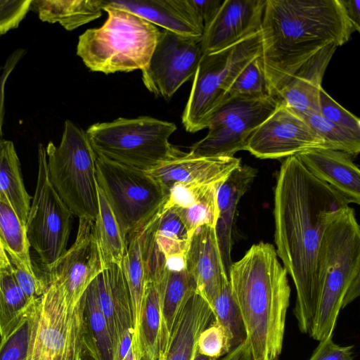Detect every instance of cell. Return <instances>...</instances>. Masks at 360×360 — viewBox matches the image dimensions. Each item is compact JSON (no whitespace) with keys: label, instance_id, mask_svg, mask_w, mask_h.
Returning a JSON list of instances; mask_svg holds the SVG:
<instances>
[{"label":"cell","instance_id":"1","mask_svg":"<svg viewBox=\"0 0 360 360\" xmlns=\"http://www.w3.org/2000/svg\"><path fill=\"white\" fill-rule=\"evenodd\" d=\"M348 205L296 155L282 162L274 189V242L295 285L293 313L298 328L309 335L321 295L316 268L321 240L328 224Z\"/></svg>","mask_w":360,"mask_h":360},{"label":"cell","instance_id":"2","mask_svg":"<svg viewBox=\"0 0 360 360\" xmlns=\"http://www.w3.org/2000/svg\"><path fill=\"white\" fill-rule=\"evenodd\" d=\"M354 32L339 0H266L261 58L269 95L277 97L303 64Z\"/></svg>","mask_w":360,"mask_h":360},{"label":"cell","instance_id":"3","mask_svg":"<svg viewBox=\"0 0 360 360\" xmlns=\"http://www.w3.org/2000/svg\"><path fill=\"white\" fill-rule=\"evenodd\" d=\"M229 281L252 359L280 360L291 290L275 247L263 241L253 244L232 263Z\"/></svg>","mask_w":360,"mask_h":360},{"label":"cell","instance_id":"4","mask_svg":"<svg viewBox=\"0 0 360 360\" xmlns=\"http://www.w3.org/2000/svg\"><path fill=\"white\" fill-rule=\"evenodd\" d=\"M321 295L309 336L333 335L339 313L360 295V226L348 205L326 229L317 256Z\"/></svg>","mask_w":360,"mask_h":360},{"label":"cell","instance_id":"5","mask_svg":"<svg viewBox=\"0 0 360 360\" xmlns=\"http://www.w3.org/2000/svg\"><path fill=\"white\" fill-rule=\"evenodd\" d=\"M103 9L106 21L79 37L77 55L90 70L106 75L144 69L160 30L127 10L108 5Z\"/></svg>","mask_w":360,"mask_h":360},{"label":"cell","instance_id":"6","mask_svg":"<svg viewBox=\"0 0 360 360\" xmlns=\"http://www.w3.org/2000/svg\"><path fill=\"white\" fill-rule=\"evenodd\" d=\"M176 130L173 122L141 116L95 123L86 132L97 155L148 172L178 149L169 141Z\"/></svg>","mask_w":360,"mask_h":360},{"label":"cell","instance_id":"7","mask_svg":"<svg viewBox=\"0 0 360 360\" xmlns=\"http://www.w3.org/2000/svg\"><path fill=\"white\" fill-rule=\"evenodd\" d=\"M46 153L49 179L58 195L73 215L94 221L97 155L86 131L66 120L60 144L49 142Z\"/></svg>","mask_w":360,"mask_h":360},{"label":"cell","instance_id":"8","mask_svg":"<svg viewBox=\"0 0 360 360\" xmlns=\"http://www.w3.org/2000/svg\"><path fill=\"white\" fill-rule=\"evenodd\" d=\"M261 54L259 30L226 49L202 55L181 117L186 131L207 128L238 74Z\"/></svg>","mask_w":360,"mask_h":360},{"label":"cell","instance_id":"9","mask_svg":"<svg viewBox=\"0 0 360 360\" xmlns=\"http://www.w3.org/2000/svg\"><path fill=\"white\" fill-rule=\"evenodd\" d=\"M29 317L26 360H79L86 335L84 295L77 305H72L47 287L31 307Z\"/></svg>","mask_w":360,"mask_h":360},{"label":"cell","instance_id":"10","mask_svg":"<svg viewBox=\"0 0 360 360\" xmlns=\"http://www.w3.org/2000/svg\"><path fill=\"white\" fill-rule=\"evenodd\" d=\"M96 167V182L127 236L153 216L167 199L165 190L146 171L98 155Z\"/></svg>","mask_w":360,"mask_h":360},{"label":"cell","instance_id":"11","mask_svg":"<svg viewBox=\"0 0 360 360\" xmlns=\"http://www.w3.org/2000/svg\"><path fill=\"white\" fill-rule=\"evenodd\" d=\"M72 215L50 181L46 148L39 144L36 189L25 226L30 246L46 272L67 250Z\"/></svg>","mask_w":360,"mask_h":360},{"label":"cell","instance_id":"12","mask_svg":"<svg viewBox=\"0 0 360 360\" xmlns=\"http://www.w3.org/2000/svg\"><path fill=\"white\" fill-rule=\"evenodd\" d=\"M277 97L227 96L212 117L207 134L193 144L190 152L205 157H233L245 150L254 131L276 109Z\"/></svg>","mask_w":360,"mask_h":360},{"label":"cell","instance_id":"13","mask_svg":"<svg viewBox=\"0 0 360 360\" xmlns=\"http://www.w3.org/2000/svg\"><path fill=\"white\" fill-rule=\"evenodd\" d=\"M200 40L160 30L150 59L141 70L146 89L156 96L171 98L195 74L203 55Z\"/></svg>","mask_w":360,"mask_h":360},{"label":"cell","instance_id":"14","mask_svg":"<svg viewBox=\"0 0 360 360\" xmlns=\"http://www.w3.org/2000/svg\"><path fill=\"white\" fill-rule=\"evenodd\" d=\"M316 148H324L323 139L281 101L252 134L245 150L259 159H280Z\"/></svg>","mask_w":360,"mask_h":360},{"label":"cell","instance_id":"15","mask_svg":"<svg viewBox=\"0 0 360 360\" xmlns=\"http://www.w3.org/2000/svg\"><path fill=\"white\" fill-rule=\"evenodd\" d=\"M101 309L113 345V360H122L134 334L131 300L121 265L104 267L94 279Z\"/></svg>","mask_w":360,"mask_h":360},{"label":"cell","instance_id":"16","mask_svg":"<svg viewBox=\"0 0 360 360\" xmlns=\"http://www.w3.org/2000/svg\"><path fill=\"white\" fill-rule=\"evenodd\" d=\"M266 0H224L204 28L200 43L202 54L215 53L260 30Z\"/></svg>","mask_w":360,"mask_h":360},{"label":"cell","instance_id":"17","mask_svg":"<svg viewBox=\"0 0 360 360\" xmlns=\"http://www.w3.org/2000/svg\"><path fill=\"white\" fill-rule=\"evenodd\" d=\"M241 165L236 157H205L177 149L167 159L147 172L158 181L168 195L174 184L208 186L221 184Z\"/></svg>","mask_w":360,"mask_h":360},{"label":"cell","instance_id":"18","mask_svg":"<svg viewBox=\"0 0 360 360\" xmlns=\"http://www.w3.org/2000/svg\"><path fill=\"white\" fill-rule=\"evenodd\" d=\"M186 269L195 280L196 292L212 308L223 283L229 280L214 226L203 225L193 231L186 253Z\"/></svg>","mask_w":360,"mask_h":360},{"label":"cell","instance_id":"19","mask_svg":"<svg viewBox=\"0 0 360 360\" xmlns=\"http://www.w3.org/2000/svg\"><path fill=\"white\" fill-rule=\"evenodd\" d=\"M103 3L182 36L200 39L203 33L202 21L191 0H103Z\"/></svg>","mask_w":360,"mask_h":360},{"label":"cell","instance_id":"20","mask_svg":"<svg viewBox=\"0 0 360 360\" xmlns=\"http://www.w3.org/2000/svg\"><path fill=\"white\" fill-rule=\"evenodd\" d=\"M310 173L328 184L349 203H360V171L349 154L316 148L296 155Z\"/></svg>","mask_w":360,"mask_h":360},{"label":"cell","instance_id":"21","mask_svg":"<svg viewBox=\"0 0 360 360\" xmlns=\"http://www.w3.org/2000/svg\"><path fill=\"white\" fill-rule=\"evenodd\" d=\"M257 174V169L240 165L218 186V217L215 231L225 273L229 278L232 264L233 229L238 202L248 191Z\"/></svg>","mask_w":360,"mask_h":360},{"label":"cell","instance_id":"22","mask_svg":"<svg viewBox=\"0 0 360 360\" xmlns=\"http://www.w3.org/2000/svg\"><path fill=\"white\" fill-rule=\"evenodd\" d=\"M338 47L330 44L303 64L277 98L299 114L319 113V94L327 67Z\"/></svg>","mask_w":360,"mask_h":360},{"label":"cell","instance_id":"23","mask_svg":"<svg viewBox=\"0 0 360 360\" xmlns=\"http://www.w3.org/2000/svg\"><path fill=\"white\" fill-rule=\"evenodd\" d=\"M212 320L210 305L195 292L178 317L167 350L159 360H193L198 337Z\"/></svg>","mask_w":360,"mask_h":360},{"label":"cell","instance_id":"24","mask_svg":"<svg viewBox=\"0 0 360 360\" xmlns=\"http://www.w3.org/2000/svg\"><path fill=\"white\" fill-rule=\"evenodd\" d=\"M167 271L166 267L146 281L138 333L144 360H159L162 288Z\"/></svg>","mask_w":360,"mask_h":360},{"label":"cell","instance_id":"25","mask_svg":"<svg viewBox=\"0 0 360 360\" xmlns=\"http://www.w3.org/2000/svg\"><path fill=\"white\" fill-rule=\"evenodd\" d=\"M146 222V221L127 235L126 252L121 264L131 300L134 322L132 339L139 345L138 333L147 278Z\"/></svg>","mask_w":360,"mask_h":360},{"label":"cell","instance_id":"26","mask_svg":"<svg viewBox=\"0 0 360 360\" xmlns=\"http://www.w3.org/2000/svg\"><path fill=\"white\" fill-rule=\"evenodd\" d=\"M196 292L194 278L186 269H167L162 288L160 356L167 350L175 323L190 298Z\"/></svg>","mask_w":360,"mask_h":360},{"label":"cell","instance_id":"27","mask_svg":"<svg viewBox=\"0 0 360 360\" xmlns=\"http://www.w3.org/2000/svg\"><path fill=\"white\" fill-rule=\"evenodd\" d=\"M103 0H34L30 9L41 20L58 22L65 30H73L102 15Z\"/></svg>","mask_w":360,"mask_h":360},{"label":"cell","instance_id":"28","mask_svg":"<svg viewBox=\"0 0 360 360\" xmlns=\"http://www.w3.org/2000/svg\"><path fill=\"white\" fill-rule=\"evenodd\" d=\"M96 188L98 210L94 220V229L103 268L112 264L121 265L126 252L127 236L121 229L109 201L98 184Z\"/></svg>","mask_w":360,"mask_h":360},{"label":"cell","instance_id":"29","mask_svg":"<svg viewBox=\"0 0 360 360\" xmlns=\"http://www.w3.org/2000/svg\"><path fill=\"white\" fill-rule=\"evenodd\" d=\"M164 204L155 230L156 247L169 270L181 271L186 269V253L191 236L179 216Z\"/></svg>","mask_w":360,"mask_h":360},{"label":"cell","instance_id":"30","mask_svg":"<svg viewBox=\"0 0 360 360\" xmlns=\"http://www.w3.org/2000/svg\"><path fill=\"white\" fill-rule=\"evenodd\" d=\"M0 193L23 224H26L31 197L27 193L13 142L0 139Z\"/></svg>","mask_w":360,"mask_h":360},{"label":"cell","instance_id":"31","mask_svg":"<svg viewBox=\"0 0 360 360\" xmlns=\"http://www.w3.org/2000/svg\"><path fill=\"white\" fill-rule=\"evenodd\" d=\"M0 240L11 264L37 275L30 256L26 226L6 198L0 193Z\"/></svg>","mask_w":360,"mask_h":360},{"label":"cell","instance_id":"32","mask_svg":"<svg viewBox=\"0 0 360 360\" xmlns=\"http://www.w3.org/2000/svg\"><path fill=\"white\" fill-rule=\"evenodd\" d=\"M86 335L84 348L94 360H113V345L105 317L101 309L94 281L84 295Z\"/></svg>","mask_w":360,"mask_h":360},{"label":"cell","instance_id":"33","mask_svg":"<svg viewBox=\"0 0 360 360\" xmlns=\"http://www.w3.org/2000/svg\"><path fill=\"white\" fill-rule=\"evenodd\" d=\"M32 305L15 281L11 262L0 268V338L29 314Z\"/></svg>","mask_w":360,"mask_h":360},{"label":"cell","instance_id":"34","mask_svg":"<svg viewBox=\"0 0 360 360\" xmlns=\"http://www.w3.org/2000/svg\"><path fill=\"white\" fill-rule=\"evenodd\" d=\"M213 321L221 328L224 338V354L246 339L245 330L239 309L231 295L229 280L225 281L212 308Z\"/></svg>","mask_w":360,"mask_h":360},{"label":"cell","instance_id":"35","mask_svg":"<svg viewBox=\"0 0 360 360\" xmlns=\"http://www.w3.org/2000/svg\"><path fill=\"white\" fill-rule=\"evenodd\" d=\"M299 114V113H298ZM324 141V148L356 156L360 152V136L327 121L319 113L300 114Z\"/></svg>","mask_w":360,"mask_h":360},{"label":"cell","instance_id":"36","mask_svg":"<svg viewBox=\"0 0 360 360\" xmlns=\"http://www.w3.org/2000/svg\"><path fill=\"white\" fill-rule=\"evenodd\" d=\"M220 184L211 187L200 199L187 207L170 208L181 219L191 236L200 226H215L218 217L217 191Z\"/></svg>","mask_w":360,"mask_h":360},{"label":"cell","instance_id":"37","mask_svg":"<svg viewBox=\"0 0 360 360\" xmlns=\"http://www.w3.org/2000/svg\"><path fill=\"white\" fill-rule=\"evenodd\" d=\"M269 96L268 85L259 56L238 74L229 89L228 96L263 98Z\"/></svg>","mask_w":360,"mask_h":360},{"label":"cell","instance_id":"38","mask_svg":"<svg viewBox=\"0 0 360 360\" xmlns=\"http://www.w3.org/2000/svg\"><path fill=\"white\" fill-rule=\"evenodd\" d=\"M29 314L0 340V360H26L30 339Z\"/></svg>","mask_w":360,"mask_h":360},{"label":"cell","instance_id":"39","mask_svg":"<svg viewBox=\"0 0 360 360\" xmlns=\"http://www.w3.org/2000/svg\"><path fill=\"white\" fill-rule=\"evenodd\" d=\"M319 114L327 121L360 136V120L337 103L323 88L319 94Z\"/></svg>","mask_w":360,"mask_h":360},{"label":"cell","instance_id":"40","mask_svg":"<svg viewBox=\"0 0 360 360\" xmlns=\"http://www.w3.org/2000/svg\"><path fill=\"white\" fill-rule=\"evenodd\" d=\"M197 352L217 359L225 355L223 331L213 320L200 333L197 341Z\"/></svg>","mask_w":360,"mask_h":360},{"label":"cell","instance_id":"41","mask_svg":"<svg viewBox=\"0 0 360 360\" xmlns=\"http://www.w3.org/2000/svg\"><path fill=\"white\" fill-rule=\"evenodd\" d=\"M32 0H0V35L18 27L30 9Z\"/></svg>","mask_w":360,"mask_h":360},{"label":"cell","instance_id":"42","mask_svg":"<svg viewBox=\"0 0 360 360\" xmlns=\"http://www.w3.org/2000/svg\"><path fill=\"white\" fill-rule=\"evenodd\" d=\"M12 272L18 285L31 304H34L43 295L46 286L37 275L29 274L11 264Z\"/></svg>","mask_w":360,"mask_h":360},{"label":"cell","instance_id":"43","mask_svg":"<svg viewBox=\"0 0 360 360\" xmlns=\"http://www.w3.org/2000/svg\"><path fill=\"white\" fill-rule=\"evenodd\" d=\"M354 346L336 344L333 335L320 341L309 360H353Z\"/></svg>","mask_w":360,"mask_h":360},{"label":"cell","instance_id":"44","mask_svg":"<svg viewBox=\"0 0 360 360\" xmlns=\"http://www.w3.org/2000/svg\"><path fill=\"white\" fill-rule=\"evenodd\" d=\"M25 51L18 49L13 51L6 60L4 66L0 69V139L2 137V125L4 115V91L7 79L18 63L23 57Z\"/></svg>","mask_w":360,"mask_h":360},{"label":"cell","instance_id":"45","mask_svg":"<svg viewBox=\"0 0 360 360\" xmlns=\"http://www.w3.org/2000/svg\"><path fill=\"white\" fill-rule=\"evenodd\" d=\"M223 1L222 0H191L199 17L202 21L204 28L213 20Z\"/></svg>","mask_w":360,"mask_h":360},{"label":"cell","instance_id":"46","mask_svg":"<svg viewBox=\"0 0 360 360\" xmlns=\"http://www.w3.org/2000/svg\"><path fill=\"white\" fill-rule=\"evenodd\" d=\"M354 31H360V1L339 0Z\"/></svg>","mask_w":360,"mask_h":360},{"label":"cell","instance_id":"47","mask_svg":"<svg viewBox=\"0 0 360 360\" xmlns=\"http://www.w3.org/2000/svg\"><path fill=\"white\" fill-rule=\"evenodd\" d=\"M219 360H253L248 340L245 339L243 343L221 356Z\"/></svg>","mask_w":360,"mask_h":360},{"label":"cell","instance_id":"48","mask_svg":"<svg viewBox=\"0 0 360 360\" xmlns=\"http://www.w3.org/2000/svg\"><path fill=\"white\" fill-rule=\"evenodd\" d=\"M10 264V261L6 252H5L0 240V268L7 266Z\"/></svg>","mask_w":360,"mask_h":360},{"label":"cell","instance_id":"49","mask_svg":"<svg viewBox=\"0 0 360 360\" xmlns=\"http://www.w3.org/2000/svg\"><path fill=\"white\" fill-rule=\"evenodd\" d=\"M193 360H217V359L209 357L202 354H200L198 352H196Z\"/></svg>","mask_w":360,"mask_h":360},{"label":"cell","instance_id":"50","mask_svg":"<svg viewBox=\"0 0 360 360\" xmlns=\"http://www.w3.org/2000/svg\"><path fill=\"white\" fill-rule=\"evenodd\" d=\"M79 360H94L93 357L89 354V352L84 348Z\"/></svg>","mask_w":360,"mask_h":360},{"label":"cell","instance_id":"51","mask_svg":"<svg viewBox=\"0 0 360 360\" xmlns=\"http://www.w3.org/2000/svg\"><path fill=\"white\" fill-rule=\"evenodd\" d=\"M0 340H1V338H0Z\"/></svg>","mask_w":360,"mask_h":360}]
</instances>
